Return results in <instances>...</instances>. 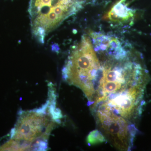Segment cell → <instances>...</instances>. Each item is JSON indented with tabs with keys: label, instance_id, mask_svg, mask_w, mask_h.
I'll list each match as a JSON object with an SVG mask.
<instances>
[{
	"label": "cell",
	"instance_id": "cell-1",
	"mask_svg": "<svg viewBox=\"0 0 151 151\" xmlns=\"http://www.w3.org/2000/svg\"><path fill=\"white\" fill-rule=\"evenodd\" d=\"M101 63L93 107L107 109L133 121L141 116L149 81L147 70L131 53L123 57H108Z\"/></svg>",
	"mask_w": 151,
	"mask_h": 151
},
{
	"label": "cell",
	"instance_id": "cell-2",
	"mask_svg": "<svg viewBox=\"0 0 151 151\" xmlns=\"http://www.w3.org/2000/svg\"><path fill=\"white\" fill-rule=\"evenodd\" d=\"M100 65L91 38L84 35L71 48L62 69L63 78L81 89L90 105L94 103Z\"/></svg>",
	"mask_w": 151,
	"mask_h": 151
},
{
	"label": "cell",
	"instance_id": "cell-3",
	"mask_svg": "<svg viewBox=\"0 0 151 151\" xmlns=\"http://www.w3.org/2000/svg\"><path fill=\"white\" fill-rule=\"evenodd\" d=\"M82 0H30L28 12L34 38L44 43L47 36L82 8Z\"/></svg>",
	"mask_w": 151,
	"mask_h": 151
},
{
	"label": "cell",
	"instance_id": "cell-4",
	"mask_svg": "<svg viewBox=\"0 0 151 151\" xmlns=\"http://www.w3.org/2000/svg\"><path fill=\"white\" fill-rule=\"evenodd\" d=\"M47 102L40 109L23 112L19 119L17 134L19 150H46L47 140L55 122L51 114L46 115Z\"/></svg>",
	"mask_w": 151,
	"mask_h": 151
},
{
	"label": "cell",
	"instance_id": "cell-5",
	"mask_svg": "<svg viewBox=\"0 0 151 151\" xmlns=\"http://www.w3.org/2000/svg\"><path fill=\"white\" fill-rule=\"evenodd\" d=\"M93 112L97 123L106 135L105 138L119 150H130L137 133L134 125L110 111L97 110Z\"/></svg>",
	"mask_w": 151,
	"mask_h": 151
},
{
	"label": "cell",
	"instance_id": "cell-6",
	"mask_svg": "<svg viewBox=\"0 0 151 151\" xmlns=\"http://www.w3.org/2000/svg\"><path fill=\"white\" fill-rule=\"evenodd\" d=\"M126 0H120L104 16V19L116 24L124 25L131 22L134 17L135 12L128 7Z\"/></svg>",
	"mask_w": 151,
	"mask_h": 151
},
{
	"label": "cell",
	"instance_id": "cell-7",
	"mask_svg": "<svg viewBox=\"0 0 151 151\" xmlns=\"http://www.w3.org/2000/svg\"><path fill=\"white\" fill-rule=\"evenodd\" d=\"M106 138L100 131L94 130L90 132L87 137V142L89 146L105 142Z\"/></svg>",
	"mask_w": 151,
	"mask_h": 151
}]
</instances>
